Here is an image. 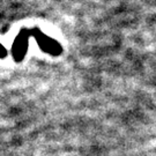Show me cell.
<instances>
[{"mask_svg": "<svg viewBox=\"0 0 156 156\" xmlns=\"http://www.w3.org/2000/svg\"><path fill=\"white\" fill-rule=\"evenodd\" d=\"M6 56H7V51H6V49L2 46V45L0 44V59L5 58Z\"/></svg>", "mask_w": 156, "mask_h": 156, "instance_id": "3", "label": "cell"}, {"mask_svg": "<svg viewBox=\"0 0 156 156\" xmlns=\"http://www.w3.org/2000/svg\"><path fill=\"white\" fill-rule=\"evenodd\" d=\"M31 36V29H22L17 37L15 38L13 46H12V53L13 58L16 62H21L28 50L29 44V37Z\"/></svg>", "mask_w": 156, "mask_h": 156, "instance_id": "2", "label": "cell"}, {"mask_svg": "<svg viewBox=\"0 0 156 156\" xmlns=\"http://www.w3.org/2000/svg\"><path fill=\"white\" fill-rule=\"evenodd\" d=\"M31 36L35 37L41 50H43L46 53L52 55V56H59L62 52V45L59 44L56 39L51 38L48 35L43 34L39 29H31Z\"/></svg>", "mask_w": 156, "mask_h": 156, "instance_id": "1", "label": "cell"}]
</instances>
